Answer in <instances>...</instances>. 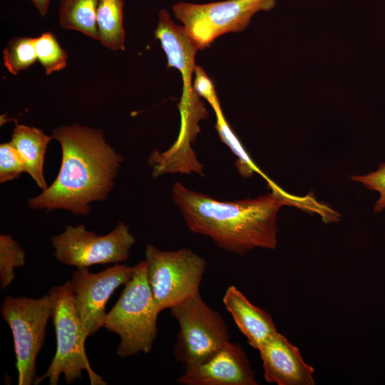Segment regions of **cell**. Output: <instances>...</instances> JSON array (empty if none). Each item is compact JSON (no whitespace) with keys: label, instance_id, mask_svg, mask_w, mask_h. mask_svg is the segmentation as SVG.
<instances>
[{"label":"cell","instance_id":"obj_19","mask_svg":"<svg viewBox=\"0 0 385 385\" xmlns=\"http://www.w3.org/2000/svg\"><path fill=\"white\" fill-rule=\"evenodd\" d=\"M36 38L15 36L3 51V61L6 68L13 75L29 68L37 60Z\"/></svg>","mask_w":385,"mask_h":385},{"label":"cell","instance_id":"obj_15","mask_svg":"<svg viewBox=\"0 0 385 385\" xmlns=\"http://www.w3.org/2000/svg\"><path fill=\"white\" fill-rule=\"evenodd\" d=\"M53 139L41 129L16 123L11 142L21 155L25 172L35 181L36 185L46 189L43 165L48 145Z\"/></svg>","mask_w":385,"mask_h":385},{"label":"cell","instance_id":"obj_22","mask_svg":"<svg viewBox=\"0 0 385 385\" xmlns=\"http://www.w3.org/2000/svg\"><path fill=\"white\" fill-rule=\"evenodd\" d=\"M25 172L24 161L11 142L0 145V183L17 179Z\"/></svg>","mask_w":385,"mask_h":385},{"label":"cell","instance_id":"obj_13","mask_svg":"<svg viewBox=\"0 0 385 385\" xmlns=\"http://www.w3.org/2000/svg\"><path fill=\"white\" fill-rule=\"evenodd\" d=\"M165 53L168 67L177 68L182 76L183 95L195 93L192 74L195 70V55L199 50L183 26L174 24L166 9L158 12V22L154 31Z\"/></svg>","mask_w":385,"mask_h":385},{"label":"cell","instance_id":"obj_16","mask_svg":"<svg viewBox=\"0 0 385 385\" xmlns=\"http://www.w3.org/2000/svg\"><path fill=\"white\" fill-rule=\"evenodd\" d=\"M125 0H99L97 9L98 41L112 51L124 50L125 31L123 7Z\"/></svg>","mask_w":385,"mask_h":385},{"label":"cell","instance_id":"obj_18","mask_svg":"<svg viewBox=\"0 0 385 385\" xmlns=\"http://www.w3.org/2000/svg\"><path fill=\"white\" fill-rule=\"evenodd\" d=\"M212 109L216 116L215 128L222 142L236 156L235 165L239 174L243 178H249L254 173H257L266 178L268 182L270 181L252 162L251 158L230 127L222 113L221 106H218Z\"/></svg>","mask_w":385,"mask_h":385},{"label":"cell","instance_id":"obj_17","mask_svg":"<svg viewBox=\"0 0 385 385\" xmlns=\"http://www.w3.org/2000/svg\"><path fill=\"white\" fill-rule=\"evenodd\" d=\"M99 0H60L58 20L65 29L79 31L98 40L97 9Z\"/></svg>","mask_w":385,"mask_h":385},{"label":"cell","instance_id":"obj_1","mask_svg":"<svg viewBox=\"0 0 385 385\" xmlns=\"http://www.w3.org/2000/svg\"><path fill=\"white\" fill-rule=\"evenodd\" d=\"M271 192L255 198L217 200L175 182L172 198L188 228L210 237L220 248L244 255L255 248L274 250L277 245V215L283 205L313 211L316 200L309 195L295 197L274 183Z\"/></svg>","mask_w":385,"mask_h":385},{"label":"cell","instance_id":"obj_14","mask_svg":"<svg viewBox=\"0 0 385 385\" xmlns=\"http://www.w3.org/2000/svg\"><path fill=\"white\" fill-rule=\"evenodd\" d=\"M222 302L253 349L258 350L277 332L272 316L252 304L235 286L226 289Z\"/></svg>","mask_w":385,"mask_h":385},{"label":"cell","instance_id":"obj_23","mask_svg":"<svg viewBox=\"0 0 385 385\" xmlns=\"http://www.w3.org/2000/svg\"><path fill=\"white\" fill-rule=\"evenodd\" d=\"M350 179L361 183L367 189L376 190L379 193V197L374 207V213L385 210V162L381 163L374 171L362 175H351Z\"/></svg>","mask_w":385,"mask_h":385},{"label":"cell","instance_id":"obj_25","mask_svg":"<svg viewBox=\"0 0 385 385\" xmlns=\"http://www.w3.org/2000/svg\"><path fill=\"white\" fill-rule=\"evenodd\" d=\"M42 16H45L48 12L51 0H31Z\"/></svg>","mask_w":385,"mask_h":385},{"label":"cell","instance_id":"obj_8","mask_svg":"<svg viewBox=\"0 0 385 385\" xmlns=\"http://www.w3.org/2000/svg\"><path fill=\"white\" fill-rule=\"evenodd\" d=\"M276 0H227L208 4L180 2L173 6L177 19L187 33L203 50L218 36L229 32H240L260 11H267Z\"/></svg>","mask_w":385,"mask_h":385},{"label":"cell","instance_id":"obj_9","mask_svg":"<svg viewBox=\"0 0 385 385\" xmlns=\"http://www.w3.org/2000/svg\"><path fill=\"white\" fill-rule=\"evenodd\" d=\"M51 240L56 260L77 268L126 261L135 243L129 227L122 221L106 235L87 230L81 224L66 226Z\"/></svg>","mask_w":385,"mask_h":385},{"label":"cell","instance_id":"obj_2","mask_svg":"<svg viewBox=\"0 0 385 385\" xmlns=\"http://www.w3.org/2000/svg\"><path fill=\"white\" fill-rule=\"evenodd\" d=\"M51 135L61 148V167L53 182L29 200V206L87 215L91 203L108 197L124 158L100 128L72 123L54 128Z\"/></svg>","mask_w":385,"mask_h":385},{"label":"cell","instance_id":"obj_20","mask_svg":"<svg viewBox=\"0 0 385 385\" xmlns=\"http://www.w3.org/2000/svg\"><path fill=\"white\" fill-rule=\"evenodd\" d=\"M37 60L46 75L59 71L67 66L68 53L58 43L55 35L46 31L36 38Z\"/></svg>","mask_w":385,"mask_h":385},{"label":"cell","instance_id":"obj_6","mask_svg":"<svg viewBox=\"0 0 385 385\" xmlns=\"http://www.w3.org/2000/svg\"><path fill=\"white\" fill-rule=\"evenodd\" d=\"M1 312L13 335L18 384H35L36 359L44 342L47 322L51 318V298L48 294L38 299L8 295Z\"/></svg>","mask_w":385,"mask_h":385},{"label":"cell","instance_id":"obj_4","mask_svg":"<svg viewBox=\"0 0 385 385\" xmlns=\"http://www.w3.org/2000/svg\"><path fill=\"white\" fill-rule=\"evenodd\" d=\"M52 300L51 318L56 337V351L46 373L37 377L35 384L48 379L49 385H57L63 375L67 384L73 382L86 371L92 385L106 383L91 369L85 351L86 338L76 309L69 281L48 291Z\"/></svg>","mask_w":385,"mask_h":385},{"label":"cell","instance_id":"obj_21","mask_svg":"<svg viewBox=\"0 0 385 385\" xmlns=\"http://www.w3.org/2000/svg\"><path fill=\"white\" fill-rule=\"evenodd\" d=\"M25 252L11 236L0 235V282L2 289L15 278V269L25 264Z\"/></svg>","mask_w":385,"mask_h":385},{"label":"cell","instance_id":"obj_3","mask_svg":"<svg viewBox=\"0 0 385 385\" xmlns=\"http://www.w3.org/2000/svg\"><path fill=\"white\" fill-rule=\"evenodd\" d=\"M146 267L145 260L133 267L131 279L105 319L103 327L120 337L116 354L121 357L149 353L157 337L162 310L152 294Z\"/></svg>","mask_w":385,"mask_h":385},{"label":"cell","instance_id":"obj_10","mask_svg":"<svg viewBox=\"0 0 385 385\" xmlns=\"http://www.w3.org/2000/svg\"><path fill=\"white\" fill-rule=\"evenodd\" d=\"M133 273V267L121 264L98 273L90 272L88 267L77 268L73 273L68 281L86 339L103 327L108 299L131 279Z\"/></svg>","mask_w":385,"mask_h":385},{"label":"cell","instance_id":"obj_24","mask_svg":"<svg viewBox=\"0 0 385 385\" xmlns=\"http://www.w3.org/2000/svg\"><path fill=\"white\" fill-rule=\"evenodd\" d=\"M192 87L195 92L204 98L211 106L212 108L220 106L219 98L217 96L214 85L204 69L196 66L195 70V79L192 83Z\"/></svg>","mask_w":385,"mask_h":385},{"label":"cell","instance_id":"obj_7","mask_svg":"<svg viewBox=\"0 0 385 385\" xmlns=\"http://www.w3.org/2000/svg\"><path fill=\"white\" fill-rule=\"evenodd\" d=\"M179 331L173 353L185 368L193 366L230 341L227 326L198 293L170 309Z\"/></svg>","mask_w":385,"mask_h":385},{"label":"cell","instance_id":"obj_5","mask_svg":"<svg viewBox=\"0 0 385 385\" xmlns=\"http://www.w3.org/2000/svg\"><path fill=\"white\" fill-rule=\"evenodd\" d=\"M145 256L148 282L161 310L200 293L207 262L192 250L166 251L148 245Z\"/></svg>","mask_w":385,"mask_h":385},{"label":"cell","instance_id":"obj_12","mask_svg":"<svg viewBox=\"0 0 385 385\" xmlns=\"http://www.w3.org/2000/svg\"><path fill=\"white\" fill-rule=\"evenodd\" d=\"M264 376L278 385H314V369L307 364L298 348L277 332L258 349Z\"/></svg>","mask_w":385,"mask_h":385},{"label":"cell","instance_id":"obj_11","mask_svg":"<svg viewBox=\"0 0 385 385\" xmlns=\"http://www.w3.org/2000/svg\"><path fill=\"white\" fill-rule=\"evenodd\" d=\"M184 385H257L256 376L239 343L230 341L200 362L185 368Z\"/></svg>","mask_w":385,"mask_h":385}]
</instances>
